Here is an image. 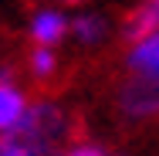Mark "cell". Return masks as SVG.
I'll list each match as a JSON object with an SVG mask.
<instances>
[{
    "mask_svg": "<svg viewBox=\"0 0 159 156\" xmlns=\"http://www.w3.org/2000/svg\"><path fill=\"white\" fill-rule=\"evenodd\" d=\"M122 109L132 119L159 116V78H132L122 92Z\"/></svg>",
    "mask_w": 159,
    "mask_h": 156,
    "instance_id": "1",
    "label": "cell"
},
{
    "mask_svg": "<svg viewBox=\"0 0 159 156\" xmlns=\"http://www.w3.org/2000/svg\"><path fill=\"white\" fill-rule=\"evenodd\" d=\"M129 68L135 78H159V27L135 37L129 51Z\"/></svg>",
    "mask_w": 159,
    "mask_h": 156,
    "instance_id": "2",
    "label": "cell"
},
{
    "mask_svg": "<svg viewBox=\"0 0 159 156\" xmlns=\"http://www.w3.org/2000/svg\"><path fill=\"white\" fill-rule=\"evenodd\" d=\"M27 98L24 92L17 88V85H10L7 78L0 82V136H7V132H14L17 125L24 122V116H27Z\"/></svg>",
    "mask_w": 159,
    "mask_h": 156,
    "instance_id": "3",
    "label": "cell"
},
{
    "mask_svg": "<svg viewBox=\"0 0 159 156\" xmlns=\"http://www.w3.org/2000/svg\"><path fill=\"white\" fill-rule=\"evenodd\" d=\"M64 31H68V21L58 10H41V14H34V21H31V37L37 44H44V48L58 44L64 37Z\"/></svg>",
    "mask_w": 159,
    "mask_h": 156,
    "instance_id": "4",
    "label": "cell"
},
{
    "mask_svg": "<svg viewBox=\"0 0 159 156\" xmlns=\"http://www.w3.org/2000/svg\"><path fill=\"white\" fill-rule=\"evenodd\" d=\"M44 153H48L44 143H34V139L20 136V132L0 136V156H44Z\"/></svg>",
    "mask_w": 159,
    "mask_h": 156,
    "instance_id": "5",
    "label": "cell"
},
{
    "mask_svg": "<svg viewBox=\"0 0 159 156\" xmlns=\"http://www.w3.org/2000/svg\"><path fill=\"white\" fill-rule=\"evenodd\" d=\"M159 27V0H149L135 17H132V24H129V34H132V41L135 37H142V34L156 31Z\"/></svg>",
    "mask_w": 159,
    "mask_h": 156,
    "instance_id": "6",
    "label": "cell"
},
{
    "mask_svg": "<svg viewBox=\"0 0 159 156\" xmlns=\"http://www.w3.org/2000/svg\"><path fill=\"white\" fill-rule=\"evenodd\" d=\"M71 27H75V34H78L85 44H95L98 37L105 34V24H102V17H95V14H81Z\"/></svg>",
    "mask_w": 159,
    "mask_h": 156,
    "instance_id": "7",
    "label": "cell"
},
{
    "mask_svg": "<svg viewBox=\"0 0 159 156\" xmlns=\"http://www.w3.org/2000/svg\"><path fill=\"white\" fill-rule=\"evenodd\" d=\"M54 64H58V61H54V51H51V48H44V44H41V48L31 54V71L37 75V78L54 75Z\"/></svg>",
    "mask_w": 159,
    "mask_h": 156,
    "instance_id": "8",
    "label": "cell"
},
{
    "mask_svg": "<svg viewBox=\"0 0 159 156\" xmlns=\"http://www.w3.org/2000/svg\"><path fill=\"white\" fill-rule=\"evenodd\" d=\"M64 156H105L102 149H98L95 143H78V146H71Z\"/></svg>",
    "mask_w": 159,
    "mask_h": 156,
    "instance_id": "9",
    "label": "cell"
}]
</instances>
